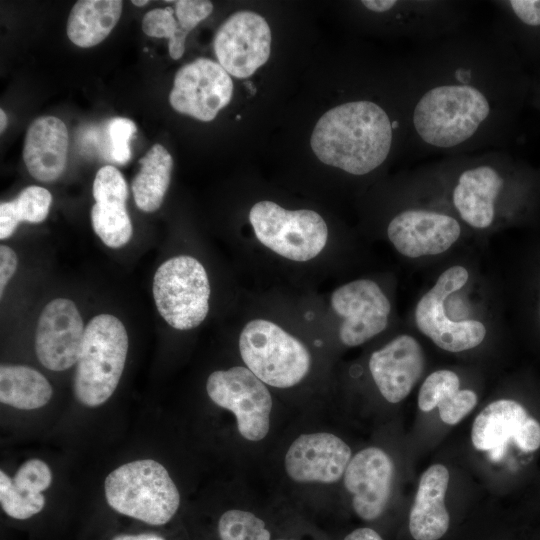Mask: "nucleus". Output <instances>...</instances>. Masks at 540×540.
<instances>
[{
    "instance_id": "nucleus-41",
    "label": "nucleus",
    "mask_w": 540,
    "mask_h": 540,
    "mask_svg": "<svg viewBox=\"0 0 540 540\" xmlns=\"http://www.w3.org/2000/svg\"><path fill=\"white\" fill-rule=\"evenodd\" d=\"M277 540H286V539H277Z\"/></svg>"
},
{
    "instance_id": "nucleus-36",
    "label": "nucleus",
    "mask_w": 540,
    "mask_h": 540,
    "mask_svg": "<svg viewBox=\"0 0 540 540\" xmlns=\"http://www.w3.org/2000/svg\"><path fill=\"white\" fill-rule=\"evenodd\" d=\"M344 540H383V538L375 530L362 527L350 532Z\"/></svg>"
},
{
    "instance_id": "nucleus-3",
    "label": "nucleus",
    "mask_w": 540,
    "mask_h": 540,
    "mask_svg": "<svg viewBox=\"0 0 540 540\" xmlns=\"http://www.w3.org/2000/svg\"><path fill=\"white\" fill-rule=\"evenodd\" d=\"M474 253L465 247L433 266L411 310L414 331L452 354L478 349L499 327L496 278Z\"/></svg>"
},
{
    "instance_id": "nucleus-12",
    "label": "nucleus",
    "mask_w": 540,
    "mask_h": 540,
    "mask_svg": "<svg viewBox=\"0 0 540 540\" xmlns=\"http://www.w3.org/2000/svg\"><path fill=\"white\" fill-rule=\"evenodd\" d=\"M330 303L341 318L339 340L347 347L360 346L389 326L391 300L373 279L359 278L338 287Z\"/></svg>"
},
{
    "instance_id": "nucleus-2",
    "label": "nucleus",
    "mask_w": 540,
    "mask_h": 540,
    "mask_svg": "<svg viewBox=\"0 0 540 540\" xmlns=\"http://www.w3.org/2000/svg\"><path fill=\"white\" fill-rule=\"evenodd\" d=\"M441 193L474 238L485 240L535 208L540 170L507 149L431 162Z\"/></svg>"
},
{
    "instance_id": "nucleus-32",
    "label": "nucleus",
    "mask_w": 540,
    "mask_h": 540,
    "mask_svg": "<svg viewBox=\"0 0 540 540\" xmlns=\"http://www.w3.org/2000/svg\"><path fill=\"white\" fill-rule=\"evenodd\" d=\"M12 482L14 487L21 492L40 494L50 486L52 473L44 461L30 459L20 466Z\"/></svg>"
},
{
    "instance_id": "nucleus-8",
    "label": "nucleus",
    "mask_w": 540,
    "mask_h": 540,
    "mask_svg": "<svg viewBox=\"0 0 540 540\" xmlns=\"http://www.w3.org/2000/svg\"><path fill=\"white\" fill-rule=\"evenodd\" d=\"M239 351L247 368L276 388L298 384L311 367V355L303 343L264 319L251 320L244 326Z\"/></svg>"
},
{
    "instance_id": "nucleus-35",
    "label": "nucleus",
    "mask_w": 540,
    "mask_h": 540,
    "mask_svg": "<svg viewBox=\"0 0 540 540\" xmlns=\"http://www.w3.org/2000/svg\"><path fill=\"white\" fill-rule=\"evenodd\" d=\"M17 255L10 247L0 246V296H3L4 289L14 275L17 268Z\"/></svg>"
},
{
    "instance_id": "nucleus-28",
    "label": "nucleus",
    "mask_w": 540,
    "mask_h": 540,
    "mask_svg": "<svg viewBox=\"0 0 540 540\" xmlns=\"http://www.w3.org/2000/svg\"><path fill=\"white\" fill-rule=\"evenodd\" d=\"M51 193L40 186L24 188L12 201L0 204V239L10 237L20 222L40 223L49 213Z\"/></svg>"
},
{
    "instance_id": "nucleus-23",
    "label": "nucleus",
    "mask_w": 540,
    "mask_h": 540,
    "mask_svg": "<svg viewBox=\"0 0 540 540\" xmlns=\"http://www.w3.org/2000/svg\"><path fill=\"white\" fill-rule=\"evenodd\" d=\"M478 402L477 393L469 388H461L459 375L447 368L431 372L423 380L417 403L423 412L438 408L441 420L448 425L459 423Z\"/></svg>"
},
{
    "instance_id": "nucleus-1",
    "label": "nucleus",
    "mask_w": 540,
    "mask_h": 540,
    "mask_svg": "<svg viewBox=\"0 0 540 540\" xmlns=\"http://www.w3.org/2000/svg\"><path fill=\"white\" fill-rule=\"evenodd\" d=\"M400 68L413 157L507 149L530 105L532 74L492 23L415 45Z\"/></svg>"
},
{
    "instance_id": "nucleus-37",
    "label": "nucleus",
    "mask_w": 540,
    "mask_h": 540,
    "mask_svg": "<svg viewBox=\"0 0 540 540\" xmlns=\"http://www.w3.org/2000/svg\"><path fill=\"white\" fill-rule=\"evenodd\" d=\"M530 105L540 112V73L532 74Z\"/></svg>"
},
{
    "instance_id": "nucleus-17",
    "label": "nucleus",
    "mask_w": 540,
    "mask_h": 540,
    "mask_svg": "<svg viewBox=\"0 0 540 540\" xmlns=\"http://www.w3.org/2000/svg\"><path fill=\"white\" fill-rule=\"evenodd\" d=\"M81 315L73 301L57 298L42 310L36 328L35 351L39 362L52 371L77 363L84 336Z\"/></svg>"
},
{
    "instance_id": "nucleus-38",
    "label": "nucleus",
    "mask_w": 540,
    "mask_h": 540,
    "mask_svg": "<svg viewBox=\"0 0 540 540\" xmlns=\"http://www.w3.org/2000/svg\"><path fill=\"white\" fill-rule=\"evenodd\" d=\"M112 540H165L161 536L151 533L137 534V535H119L115 536Z\"/></svg>"
},
{
    "instance_id": "nucleus-30",
    "label": "nucleus",
    "mask_w": 540,
    "mask_h": 540,
    "mask_svg": "<svg viewBox=\"0 0 540 540\" xmlns=\"http://www.w3.org/2000/svg\"><path fill=\"white\" fill-rule=\"evenodd\" d=\"M221 540H270V532L262 519L252 512L231 509L218 521Z\"/></svg>"
},
{
    "instance_id": "nucleus-24",
    "label": "nucleus",
    "mask_w": 540,
    "mask_h": 540,
    "mask_svg": "<svg viewBox=\"0 0 540 540\" xmlns=\"http://www.w3.org/2000/svg\"><path fill=\"white\" fill-rule=\"evenodd\" d=\"M123 2L120 0H79L67 20V36L82 48L101 43L116 26Z\"/></svg>"
},
{
    "instance_id": "nucleus-6",
    "label": "nucleus",
    "mask_w": 540,
    "mask_h": 540,
    "mask_svg": "<svg viewBox=\"0 0 540 540\" xmlns=\"http://www.w3.org/2000/svg\"><path fill=\"white\" fill-rule=\"evenodd\" d=\"M128 345L127 331L117 317L100 314L89 321L73 382L81 404L97 407L111 397L124 370Z\"/></svg>"
},
{
    "instance_id": "nucleus-9",
    "label": "nucleus",
    "mask_w": 540,
    "mask_h": 540,
    "mask_svg": "<svg viewBox=\"0 0 540 540\" xmlns=\"http://www.w3.org/2000/svg\"><path fill=\"white\" fill-rule=\"evenodd\" d=\"M153 296L158 312L173 328L199 326L209 311L210 284L205 268L187 255L168 259L155 272Z\"/></svg>"
},
{
    "instance_id": "nucleus-11",
    "label": "nucleus",
    "mask_w": 540,
    "mask_h": 540,
    "mask_svg": "<svg viewBox=\"0 0 540 540\" xmlns=\"http://www.w3.org/2000/svg\"><path fill=\"white\" fill-rule=\"evenodd\" d=\"M209 398L231 411L240 435L260 441L270 428L272 397L265 384L247 367L235 366L212 372L206 382Z\"/></svg>"
},
{
    "instance_id": "nucleus-26",
    "label": "nucleus",
    "mask_w": 540,
    "mask_h": 540,
    "mask_svg": "<svg viewBox=\"0 0 540 540\" xmlns=\"http://www.w3.org/2000/svg\"><path fill=\"white\" fill-rule=\"evenodd\" d=\"M141 168L132 180L137 207L144 212L158 210L171 180L173 159L165 147L153 145L139 160Z\"/></svg>"
},
{
    "instance_id": "nucleus-22",
    "label": "nucleus",
    "mask_w": 540,
    "mask_h": 540,
    "mask_svg": "<svg viewBox=\"0 0 540 540\" xmlns=\"http://www.w3.org/2000/svg\"><path fill=\"white\" fill-rule=\"evenodd\" d=\"M448 484L449 471L442 464H433L422 474L409 514V531L414 540H439L448 531Z\"/></svg>"
},
{
    "instance_id": "nucleus-21",
    "label": "nucleus",
    "mask_w": 540,
    "mask_h": 540,
    "mask_svg": "<svg viewBox=\"0 0 540 540\" xmlns=\"http://www.w3.org/2000/svg\"><path fill=\"white\" fill-rule=\"evenodd\" d=\"M68 131L55 116H41L29 126L23 148L28 172L37 180L51 182L65 170L68 152Z\"/></svg>"
},
{
    "instance_id": "nucleus-31",
    "label": "nucleus",
    "mask_w": 540,
    "mask_h": 540,
    "mask_svg": "<svg viewBox=\"0 0 540 540\" xmlns=\"http://www.w3.org/2000/svg\"><path fill=\"white\" fill-rule=\"evenodd\" d=\"M0 503L3 511L14 519L24 520L39 513L45 506V497L19 491L3 470L0 471Z\"/></svg>"
},
{
    "instance_id": "nucleus-34",
    "label": "nucleus",
    "mask_w": 540,
    "mask_h": 540,
    "mask_svg": "<svg viewBox=\"0 0 540 540\" xmlns=\"http://www.w3.org/2000/svg\"><path fill=\"white\" fill-rule=\"evenodd\" d=\"M174 4L179 25L187 34L213 11V4L207 0H178Z\"/></svg>"
},
{
    "instance_id": "nucleus-18",
    "label": "nucleus",
    "mask_w": 540,
    "mask_h": 540,
    "mask_svg": "<svg viewBox=\"0 0 540 540\" xmlns=\"http://www.w3.org/2000/svg\"><path fill=\"white\" fill-rule=\"evenodd\" d=\"M350 447L328 432L302 434L288 448L284 467L298 483L331 484L339 481L351 460Z\"/></svg>"
},
{
    "instance_id": "nucleus-33",
    "label": "nucleus",
    "mask_w": 540,
    "mask_h": 540,
    "mask_svg": "<svg viewBox=\"0 0 540 540\" xmlns=\"http://www.w3.org/2000/svg\"><path fill=\"white\" fill-rule=\"evenodd\" d=\"M136 125L129 118L116 117L108 123L111 159L119 164L127 163L131 158L130 140L136 133Z\"/></svg>"
},
{
    "instance_id": "nucleus-10",
    "label": "nucleus",
    "mask_w": 540,
    "mask_h": 540,
    "mask_svg": "<svg viewBox=\"0 0 540 540\" xmlns=\"http://www.w3.org/2000/svg\"><path fill=\"white\" fill-rule=\"evenodd\" d=\"M249 220L257 239L289 260H311L327 243V225L312 210L289 211L272 201H260L252 206Z\"/></svg>"
},
{
    "instance_id": "nucleus-5",
    "label": "nucleus",
    "mask_w": 540,
    "mask_h": 540,
    "mask_svg": "<svg viewBox=\"0 0 540 540\" xmlns=\"http://www.w3.org/2000/svg\"><path fill=\"white\" fill-rule=\"evenodd\" d=\"M398 190L386 236L414 266L433 267L476 240L444 199L431 163L404 174Z\"/></svg>"
},
{
    "instance_id": "nucleus-15",
    "label": "nucleus",
    "mask_w": 540,
    "mask_h": 540,
    "mask_svg": "<svg viewBox=\"0 0 540 540\" xmlns=\"http://www.w3.org/2000/svg\"><path fill=\"white\" fill-rule=\"evenodd\" d=\"M512 440L523 452L540 447V423L515 400L498 399L489 403L476 416L471 441L480 451H491L501 456Z\"/></svg>"
},
{
    "instance_id": "nucleus-25",
    "label": "nucleus",
    "mask_w": 540,
    "mask_h": 540,
    "mask_svg": "<svg viewBox=\"0 0 540 540\" xmlns=\"http://www.w3.org/2000/svg\"><path fill=\"white\" fill-rule=\"evenodd\" d=\"M95 204L91 208V223L102 242L120 248L130 240L133 228L126 210L128 188L104 186L93 189Z\"/></svg>"
},
{
    "instance_id": "nucleus-4",
    "label": "nucleus",
    "mask_w": 540,
    "mask_h": 540,
    "mask_svg": "<svg viewBox=\"0 0 540 540\" xmlns=\"http://www.w3.org/2000/svg\"><path fill=\"white\" fill-rule=\"evenodd\" d=\"M405 105L386 106L357 98L328 110L316 123L310 144L317 158L345 173L364 177L406 149Z\"/></svg>"
},
{
    "instance_id": "nucleus-13",
    "label": "nucleus",
    "mask_w": 540,
    "mask_h": 540,
    "mask_svg": "<svg viewBox=\"0 0 540 540\" xmlns=\"http://www.w3.org/2000/svg\"><path fill=\"white\" fill-rule=\"evenodd\" d=\"M229 75L218 62L207 58L183 65L174 77L170 105L200 121L213 120L231 100L233 82Z\"/></svg>"
},
{
    "instance_id": "nucleus-29",
    "label": "nucleus",
    "mask_w": 540,
    "mask_h": 540,
    "mask_svg": "<svg viewBox=\"0 0 540 540\" xmlns=\"http://www.w3.org/2000/svg\"><path fill=\"white\" fill-rule=\"evenodd\" d=\"M174 14L175 10L171 6L152 9L142 19V30L150 37L167 38L169 55L177 60L184 54L188 34L183 31Z\"/></svg>"
},
{
    "instance_id": "nucleus-39",
    "label": "nucleus",
    "mask_w": 540,
    "mask_h": 540,
    "mask_svg": "<svg viewBox=\"0 0 540 540\" xmlns=\"http://www.w3.org/2000/svg\"><path fill=\"white\" fill-rule=\"evenodd\" d=\"M0 131L1 133L5 130L7 125V116L3 109H0Z\"/></svg>"
},
{
    "instance_id": "nucleus-20",
    "label": "nucleus",
    "mask_w": 540,
    "mask_h": 540,
    "mask_svg": "<svg viewBox=\"0 0 540 540\" xmlns=\"http://www.w3.org/2000/svg\"><path fill=\"white\" fill-rule=\"evenodd\" d=\"M491 22L512 44L531 74L540 73V0H496Z\"/></svg>"
},
{
    "instance_id": "nucleus-19",
    "label": "nucleus",
    "mask_w": 540,
    "mask_h": 540,
    "mask_svg": "<svg viewBox=\"0 0 540 540\" xmlns=\"http://www.w3.org/2000/svg\"><path fill=\"white\" fill-rule=\"evenodd\" d=\"M394 464L378 447H368L350 460L343 479L352 494V506L365 521L377 519L385 510L392 491Z\"/></svg>"
},
{
    "instance_id": "nucleus-14",
    "label": "nucleus",
    "mask_w": 540,
    "mask_h": 540,
    "mask_svg": "<svg viewBox=\"0 0 540 540\" xmlns=\"http://www.w3.org/2000/svg\"><path fill=\"white\" fill-rule=\"evenodd\" d=\"M213 48L218 63L230 75L249 77L270 56V27L261 15L252 11H238L219 27Z\"/></svg>"
},
{
    "instance_id": "nucleus-7",
    "label": "nucleus",
    "mask_w": 540,
    "mask_h": 540,
    "mask_svg": "<svg viewBox=\"0 0 540 540\" xmlns=\"http://www.w3.org/2000/svg\"><path fill=\"white\" fill-rule=\"evenodd\" d=\"M104 489L112 509L150 525L166 524L180 505L179 491L168 471L151 459L119 466L106 477Z\"/></svg>"
},
{
    "instance_id": "nucleus-42",
    "label": "nucleus",
    "mask_w": 540,
    "mask_h": 540,
    "mask_svg": "<svg viewBox=\"0 0 540 540\" xmlns=\"http://www.w3.org/2000/svg\"><path fill=\"white\" fill-rule=\"evenodd\" d=\"M539 315H540V309H539Z\"/></svg>"
},
{
    "instance_id": "nucleus-27",
    "label": "nucleus",
    "mask_w": 540,
    "mask_h": 540,
    "mask_svg": "<svg viewBox=\"0 0 540 540\" xmlns=\"http://www.w3.org/2000/svg\"><path fill=\"white\" fill-rule=\"evenodd\" d=\"M49 381L37 370L23 365H1L0 401L22 410L46 405L52 397Z\"/></svg>"
},
{
    "instance_id": "nucleus-40",
    "label": "nucleus",
    "mask_w": 540,
    "mask_h": 540,
    "mask_svg": "<svg viewBox=\"0 0 540 540\" xmlns=\"http://www.w3.org/2000/svg\"><path fill=\"white\" fill-rule=\"evenodd\" d=\"M131 2H132V4H134L135 6H139V7H140V6H145L146 4L149 3L148 0H143V1H142V0H132Z\"/></svg>"
},
{
    "instance_id": "nucleus-16",
    "label": "nucleus",
    "mask_w": 540,
    "mask_h": 540,
    "mask_svg": "<svg viewBox=\"0 0 540 540\" xmlns=\"http://www.w3.org/2000/svg\"><path fill=\"white\" fill-rule=\"evenodd\" d=\"M424 348L413 333H400L375 350L369 358L371 377L389 403L403 401L424 374Z\"/></svg>"
}]
</instances>
